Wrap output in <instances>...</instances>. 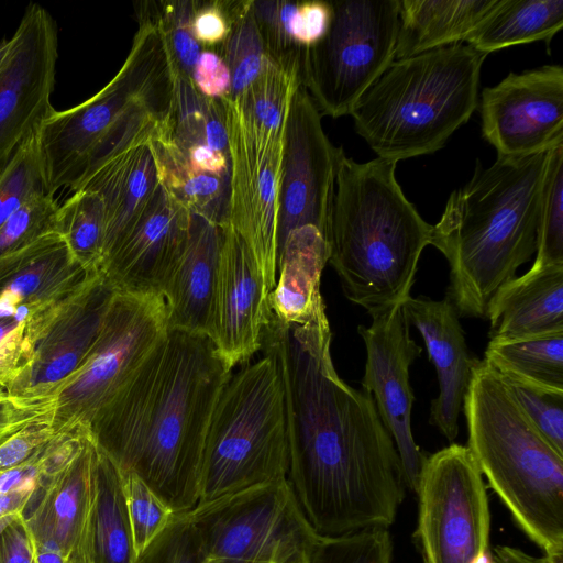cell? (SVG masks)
<instances>
[{
    "instance_id": "obj_21",
    "label": "cell",
    "mask_w": 563,
    "mask_h": 563,
    "mask_svg": "<svg viewBox=\"0 0 563 563\" xmlns=\"http://www.w3.org/2000/svg\"><path fill=\"white\" fill-rule=\"evenodd\" d=\"M114 292L102 274L95 277L54 322L31 366L8 393L24 400H54L91 351Z\"/></svg>"
},
{
    "instance_id": "obj_27",
    "label": "cell",
    "mask_w": 563,
    "mask_h": 563,
    "mask_svg": "<svg viewBox=\"0 0 563 563\" xmlns=\"http://www.w3.org/2000/svg\"><path fill=\"white\" fill-rule=\"evenodd\" d=\"M497 0H400L395 60L464 43Z\"/></svg>"
},
{
    "instance_id": "obj_37",
    "label": "cell",
    "mask_w": 563,
    "mask_h": 563,
    "mask_svg": "<svg viewBox=\"0 0 563 563\" xmlns=\"http://www.w3.org/2000/svg\"><path fill=\"white\" fill-rule=\"evenodd\" d=\"M44 192L48 191L35 133L0 164V227L25 201Z\"/></svg>"
},
{
    "instance_id": "obj_33",
    "label": "cell",
    "mask_w": 563,
    "mask_h": 563,
    "mask_svg": "<svg viewBox=\"0 0 563 563\" xmlns=\"http://www.w3.org/2000/svg\"><path fill=\"white\" fill-rule=\"evenodd\" d=\"M106 231L104 205L96 191L76 189L58 206L56 232L84 265L100 271Z\"/></svg>"
},
{
    "instance_id": "obj_48",
    "label": "cell",
    "mask_w": 563,
    "mask_h": 563,
    "mask_svg": "<svg viewBox=\"0 0 563 563\" xmlns=\"http://www.w3.org/2000/svg\"><path fill=\"white\" fill-rule=\"evenodd\" d=\"M183 152L194 169L218 176H230L228 153L211 150L206 145L192 146Z\"/></svg>"
},
{
    "instance_id": "obj_16",
    "label": "cell",
    "mask_w": 563,
    "mask_h": 563,
    "mask_svg": "<svg viewBox=\"0 0 563 563\" xmlns=\"http://www.w3.org/2000/svg\"><path fill=\"white\" fill-rule=\"evenodd\" d=\"M57 57L54 19L30 3L0 64V164L55 111L51 96Z\"/></svg>"
},
{
    "instance_id": "obj_9",
    "label": "cell",
    "mask_w": 563,
    "mask_h": 563,
    "mask_svg": "<svg viewBox=\"0 0 563 563\" xmlns=\"http://www.w3.org/2000/svg\"><path fill=\"white\" fill-rule=\"evenodd\" d=\"M99 274L57 232L0 260V386L25 374L54 322Z\"/></svg>"
},
{
    "instance_id": "obj_8",
    "label": "cell",
    "mask_w": 563,
    "mask_h": 563,
    "mask_svg": "<svg viewBox=\"0 0 563 563\" xmlns=\"http://www.w3.org/2000/svg\"><path fill=\"white\" fill-rule=\"evenodd\" d=\"M288 442L282 378L264 355L232 375L213 410L201 459L199 500L287 479Z\"/></svg>"
},
{
    "instance_id": "obj_22",
    "label": "cell",
    "mask_w": 563,
    "mask_h": 563,
    "mask_svg": "<svg viewBox=\"0 0 563 563\" xmlns=\"http://www.w3.org/2000/svg\"><path fill=\"white\" fill-rule=\"evenodd\" d=\"M402 311L409 325L422 335L438 375L439 395L431 402L430 423L453 441L459 434V417L473 368L479 360L470 354L460 316L448 297L432 300L410 296Z\"/></svg>"
},
{
    "instance_id": "obj_43",
    "label": "cell",
    "mask_w": 563,
    "mask_h": 563,
    "mask_svg": "<svg viewBox=\"0 0 563 563\" xmlns=\"http://www.w3.org/2000/svg\"><path fill=\"white\" fill-rule=\"evenodd\" d=\"M509 386L536 428L563 454V395L511 384Z\"/></svg>"
},
{
    "instance_id": "obj_40",
    "label": "cell",
    "mask_w": 563,
    "mask_h": 563,
    "mask_svg": "<svg viewBox=\"0 0 563 563\" xmlns=\"http://www.w3.org/2000/svg\"><path fill=\"white\" fill-rule=\"evenodd\" d=\"M119 472L137 554L163 530L174 512L134 472Z\"/></svg>"
},
{
    "instance_id": "obj_49",
    "label": "cell",
    "mask_w": 563,
    "mask_h": 563,
    "mask_svg": "<svg viewBox=\"0 0 563 563\" xmlns=\"http://www.w3.org/2000/svg\"><path fill=\"white\" fill-rule=\"evenodd\" d=\"M488 563H563V560L559 556L545 554L537 558L517 548L498 545L494 548Z\"/></svg>"
},
{
    "instance_id": "obj_52",
    "label": "cell",
    "mask_w": 563,
    "mask_h": 563,
    "mask_svg": "<svg viewBox=\"0 0 563 563\" xmlns=\"http://www.w3.org/2000/svg\"><path fill=\"white\" fill-rule=\"evenodd\" d=\"M38 563H63L60 552L55 543L48 542L38 554Z\"/></svg>"
},
{
    "instance_id": "obj_18",
    "label": "cell",
    "mask_w": 563,
    "mask_h": 563,
    "mask_svg": "<svg viewBox=\"0 0 563 563\" xmlns=\"http://www.w3.org/2000/svg\"><path fill=\"white\" fill-rule=\"evenodd\" d=\"M371 317V325L357 328L366 349L362 386L372 395L380 420L394 440L406 487L415 493L427 455L416 444L411 431L415 396L409 367L422 349L411 339L402 306Z\"/></svg>"
},
{
    "instance_id": "obj_30",
    "label": "cell",
    "mask_w": 563,
    "mask_h": 563,
    "mask_svg": "<svg viewBox=\"0 0 563 563\" xmlns=\"http://www.w3.org/2000/svg\"><path fill=\"white\" fill-rule=\"evenodd\" d=\"M162 181L194 214L224 228L229 223L230 176L194 169L168 132L151 141Z\"/></svg>"
},
{
    "instance_id": "obj_45",
    "label": "cell",
    "mask_w": 563,
    "mask_h": 563,
    "mask_svg": "<svg viewBox=\"0 0 563 563\" xmlns=\"http://www.w3.org/2000/svg\"><path fill=\"white\" fill-rule=\"evenodd\" d=\"M331 20V4L328 1L299 2L292 20L296 43L302 48L316 44L327 32Z\"/></svg>"
},
{
    "instance_id": "obj_7",
    "label": "cell",
    "mask_w": 563,
    "mask_h": 563,
    "mask_svg": "<svg viewBox=\"0 0 563 563\" xmlns=\"http://www.w3.org/2000/svg\"><path fill=\"white\" fill-rule=\"evenodd\" d=\"M486 56L460 43L394 60L351 111L356 132L396 163L441 150L478 106Z\"/></svg>"
},
{
    "instance_id": "obj_38",
    "label": "cell",
    "mask_w": 563,
    "mask_h": 563,
    "mask_svg": "<svg viewBox=\"0 0 563 563\" xmlns=\"http://www.w3.org/2000/svg\"><path fill=\"white\" fill-rule=\"evenodd\" d=\"M393 543L387 528H368L321 536L309 563H391Z\"/></svg>"
},
{
    "instance_id": "obj_3",
    "label": "cell",
    "mask_w": 563,
    "mask_h": 563,
    "mask_svg": "<svg viewBox=\"0 0 563 563\" xmlns=\"http://www.w3.org/2000/svg\"><path fill=\"white\" fill-rule=\"evenodd\" d=\"M548 152L477 161L433 225L432 243L446 258V297L460 317L486 318L495 292L537 250Z\"/></svg>"
},
{
    "instance_id": "obj_26",
    "label": "cell",
    "mask_w": 563,
    "mask_h": 563,
    "mask_svg": "<svg viewBox=\"0 0 563 563\" xmlns=\"http://www.w3.org/2000/svg\"><path fill=\"white\" fill-rule=\"evenodd\" d=\"M325 236L312 225L291 231L277 258V279L268 297L274 317L285 324L301 323L324 306L321 274L329 262Z\"/></svg>"
},
{
    "instance_id": "obj_41",
    "label": "cell",
    "mask_w": 563,
    "mask_h": 563,
    "mask_svg": "<svg viewBox=\"0 0 563 563\" xmlns=\"http://www.w3.org/2000/svg\"><path fill=\"white\" fill-rule=\"evenodd\" d=\"M299 2L253 1L252 8L267 57L284 63H299L303 52L295 41L292 20Z\"/></svg>"
},
{
    "instance_id": "obj_23",
    "label": "cell",
    "mask_w": 563,
    "mask_h": 563,
    "mask_svg": "<svg viewBox=\"0 0 563 563\" xmlns=\"http://www.w3.org/2000/svg\"><path fill=\"white\" fill-rule=\"evenodd\" d=\"M222 240L223 228L191 213L186 245L161 294L168 329L207 335Z\"/></svg>"
},
{
    "instance_id": "obj_19",
    "label": "cell",
    "mask_w": 563,
    "mask_h": 563,
    "mask_svg": "<svg viewBox=\"0 0 563 563\" xmlns=\"http://www.w3.org/2000/svg\"><path fill=\"white\" fill-rule=\"evenodd\" d=\"M272 311L256 262L241 236L227 224L219 256L207 336L232 369L262 349Z\"/></svg>"
},
{
    "instance_id": "obj_29",
    "label": "cell",
    "mask_w": 563,
    "mask_h": 563,
    "mask_svg": "<svg viewBox=\"0 0 563 563\" xmlns=\"http://www.w3.org/2000/svg\"><path fill=\"white\" fill-rule=\"evenodd\" d=\"M484 361L508 384L563 395V332L489 341Z\"/></svg>"
},
{
    "instance_id": "obj_17",
    "label": "cell",
    "mask_w": 563,
    "mask_h": 563,
    "mask_svg": "<svg viewBox=\"0 0 563 563\" xmlns=\"http://www.w3.org/2000/svg\"><path fill=\"white\" fill-rule=\"evenodd\" d=\"M482 133L497 156L526 157L563 144V68L509 73L482 91Z\"/></svg>"
},
{
    "instance_id": "obj_14",
    "label": "cell",
    "mask_w": 563,
    "mask_h": 563,
    "mask_svg": "<svg viewBox=\"0 0 563 563\" xmlns=\"http://www.w3.org/2000/svg\"><path fill=\"white\" fill-rule=\"evenodd\" d=\"M230 164L229 225L253 255L269 297L277 279V213L284 128L257 123L238 99L221 98Z\"/></svg>"
},
{
    "instance_id": "obj_32",
    "label": "cell",
    "mask_w": 563,
    "mask_h": 563,
    "mask_svg": "<svg viewBox=\"0 0 563 563\" xmlns=\"http://www.w3.org/2000/svg\"><path fill=\"white\" fill-rule=\"evenodd\" d=\"M229 31L218 46V54L225 63L231 87L228 96H240L261 74L266 54L261 32L254 16L252 0L224 1Z\"/></svg>"
},
{
    "instance_id": "obj_11",
    "label": "cell",
    "mask_w": 563,
    "mask_h": 563,
    "mask_svg": "<svg viewBox=\"0 0 563 563\" xmlns=\"http://www.w3.org/2000/svg\"><path fill=\"white\" fill-rule=\"evenodd\" d=\"M325 34L302 55L300 80L318 110L347 115L395 60L400 0L331 1Z\"/></svg>"
},
{
    "instance_id": "obj_50",
    "label": "cell",
    "mask_w": 563,
    "mask_h": 563,
    "mask_svg": "<svg viewBox=\"0 0 563 563\" xmlns=\"http://www.w3.org/2000/svg\"><path fill=\"white\" fill-rule=\"evenodd\" d=\"M33 472L10 468L0 474V493L7 494L18 487H27L32 483Z\"/></svg>"
},
{
    "instance_id": "obj_34",
    "label": "cell",
    "mask_w": 563,
    "mask_h": 563,
    "mask_svg": "<svg viewBox=\"0 0 563 563\" xmlns=\"http://www.w3.org/2000/svg\"><path fill=\"white\" fill-rule=\"evenodd\" d=\"M300 80V64L277 62L266 56L258 77L238 97L243 110L257 123L284 128L291 97Z\"/></svg>"
},
{
    "instance_id": "obj_24",
    "label": "cell",
    "mask_w": 563,
    "mask_h": 563,
    "mask_svg": "<svg viewBox=\"0 0 563 563\" xmlns=\"http://www.w3.org/2000/svg\"><path fill=\"white\" fill-rule=\"evenodd\" d=\"M486 318L489 341H509L563 332V265L533 267L503 285Z\"/></svg>"
},
{
    "instance_id": "obj_28",
    "label": "cell",
    "mask_w": 563,
    "mask_h": 563,
    "mask_svg": "<svg viewBox=\"0 0 563 563\" xmlns=\"http://www.w3.org/2000/svg\"><path fill=\"white\" fill-rule=\"evenodd\" d=\"M562 26L563 0H497L464 43L487 55L536 41L549 45Z\"/></svg>"
},
{
    "instance_id": "obj_12",
    "label": "cell",
    "mask_w": 563,
    "mask_h": 563,
    "mask_svg": "<svg viewBox=\"0 0 563 563\" xmlns=\"http://www.w3.org/2000/svg\"><path fill=\"white\" fill-rule=\"evenodd\" d=\"M187 512L205 561L309 563L321 538L288 479L255 485Z\"/></svg>"
},
{
    "instance_id": "obj_35",
    "label": "cell",
    "mask_w": 563,
    "mask_h": 563,
    "mask_svg": "<svg viewBox=\"0 0 563 563\" xmlns=\"http://www.w3.org/2000/svg\"><path fill=\"white\" fill-rule=\"evenodd\" d=\"M137 19L155 24L163 33L177 70L191 79L201 53L192 33L196 1H141L135 4Z\"/></svg>"
},
{
    "instance_id": "obj_4",
    "label": "cell",
    "mask_w": 563,
    "mask_h": 563,
    "mask_svg": "<svg viewBox=\"0 0 563 563\" xmlns=\"http://www.w3.org/2000/svg\"><path fill=\"white\" fill-rule=\"evenodd\" d=\"M396 165L379 157L357 163L344 151L338 161L329 262L345 297L369 316L405 303L432 243L433 225L402 192Z\"/></svg>"
},
{
    "instance_id": "obj_39",
    "label": "cell",
    "mask_w": 563,
    "mask_h": 563,
    "mask_svg": "<svg viewBox=\"0 0 563 563\" xmlns=\"http://www.w3.org/2000/svg\"><path fill=\"white\" fill-rule=\"evenodd\" d=\"M54 195H36L18 208L0 227V260L56 232L58 210Z\"/></svg>"
},
{
    "instance_id": "obj_13",
    "label": "cell",
    "mask_w": 563,
    "mask_h": 563,
    "mask_svg": "<svg viewBox=\"0 0 563 563\" xmlns=\"http://www.w3.org/2000/svg\"><path fill=\"white\" fill-rule=\"evenodd\" d=\"M415 493L413 537L423 563H488L487 494L467 446L453 443L427 456Z\"/></svg>"
},
{
    "instance_id": "obj_31",
    "label": "cell",
    "mask_w": 563,
    "mask_h": 563,
    "mask_svg": "<svg viewBox=\"0 0 563 563\" xmlns=\"http://www.w3.org/2000/svg\"><path fill=\"white\" fill-rule=\"evenodd\" d=\"M98 498L95 519L100 563H134L136 552L119 468L99 448L96 465Z\"/></svg>"
},
{
    "instance_id": "obj_53",
    "label": "cell",
    "mask_w": 563,
    "mask_h": 563,
    "mask_svg": "<svg viewBox=\"0 0 563 563\" xmlns=\"http://www.w3.org/2000/svg\"><path fill=\"white\" fill-rule=\"evenodd\" d=\"M11 505V498L7 494L0 493V515H2Z\"/></svg>"
},
{
    "instance_id": "obj_54",
    "label": "cell",
    "mask_w": 563,
    "mask_h": 563,
    "mask_svg": "<svg viewBox=\"0 0 563 563\" xmlns=\"http://www.w3.org/2000/svg\"><path fill=\"white\" fill-rule=\"evenodd\" d=\"M8 47H9V40H2L0 42V64L2 63V60L5 56Z\"/></svg>"
},
{
    "instance_id": "obj_25",
    "label": "cell",
    "mask_w": 563,
    "mask_h": 563,
    "mask_svg": "<svg viewBox=\"0 0 563 563\" xmlns=\"http://www.w3.org/2000/svg\"><path fill=\"white\" fill-rule=\"evenodd\" d=\"M159 183L153 145L145 142L112 157L76 188L93 190L103 201L107 231L102 262L144 213Z\"/></svg>"
},
{
    "instance_id": "obj_47",
    "label": "cell",
    "mask_w": 563,
    "mask_h": 563,
    "mask_svg": "<svg viewBox=\"0 0 563 563\" xmlns=\"http://www.w3.org/2000/svg\"><path fill=\"white\" fill-rule=\"evenodd\" d=\"M82 481L79 476L69 483L57 496L55 500V514L57 519V533L59 538H65L76 518Z\"/></svg>"
},
{
    "instance_id": "obj_42",
    "label": "cell",
    "mask_w": 563,
    "mask_h": 563,
    "mask_svg": "<svg viewBox=\"0 0 563 563\" xmlns=\"http://www.w3.org/2000/svg\"><path fill=\"white\" fill-rule=\"evenodd\" d=\"M199 534L188 512L174 514L163 530L136 554L134 563H202Z\"/></svg>"
},
{
    "instance_id": "obj_5",
    "label": "cell",
    "mask_w": 563,
    "mask_h": 563,
    "mask_svg": "<svg viewBox=\"0 0 563 563\" xmlns=\"http://www.w3.org/2000/svg\"><path fill=\"white\" fill-rule=\"evenodd\" d=\"M139 29L118 74L82 103L54 111L36 133L47 191L75 190L112 157L169 131L176 66L152 22Z\"/></svg>"
},
{
    "instance_id": "obj_51",
    "label": "cell",
    "mask_w": 563,
    "mask_h": 563,
    "mask_svg": "<svg viewBox=\"0 0 563 563\" xmlns=\"http://www.w3.org/2000/svg\"><path fill=\"white\" fill-rule=\"evenodd\" d=\"M5 563H32L27 541L20 532L11 540Z\"/></svg>"
},
{
    "instance_id": "obj_6",
    "label": "cell",
    "mask_w": 563,
    "mask_h": 563,
    "mask_svg": "<svg viewBox=\"0 0 563 563\" xmlns=\"http://www.w3.org/2000/svg\"><path fill=\"white\" fill-rule=\"evenodd\" d=\"M462 409L467 448L490 488L544 554L563 551V454L484 360L473 368Z\"/></svg>"
},
{
    "instance_id": "obj_10",
    "label": "cell",
    "mask_w": 563,
    "mask_h": 563,
    "mask_svg": "<svg viewBox=\"0 0 563 563\" xmlns=\"http://www.w3.org/2000/svg\"><path fill=\"white\" fill-rule=\"evenodd\" d=\"M167 329L162 295L115 291L87 358L54 396V430L80 427L90 431Z\"/></svg>"
},
{
    "instance_id": "obj_36",
    "label": "cell",
    "mask_w": 563,
    "mask_h": 563,
    "mask_svg": "<svg viewBox=\"0 0 563 563\" xmlns=\"http://www.w3.org/2000/svg\"><path fill=\"white\" fill-rule=\"evenodd\" d=\"M533 267L563 265V144L548 152Z\"/></svg>"
},
{
    "instance_id": "obj_2",
    "label": "cell",
    "mask_w": 563,
    "mask_h": 563,
    "mask_svg": "<svg viewBox=\"0 0 563 563\" xmlns=\"http://www.w3.org/2000/svg\"><path fill=\"white\" fill-rule=\"evenodd\" d=\"M231 376L209 336L167 329L89 432L119 470L134 472L174 514L190 511L209 423Z\"/></svg>"
},
{
    "instance_id": "obj_56",
    "label": "cell",
    "mask_w": 563,
    "mask_h": 563,
    "mask_svg": "<svg viewBox=\"0 0 563 563\" xmlns=\"http://www.w3.org/2000/svg\"><path fill=\"white\" fill-rule=\"evenodd\" d=\"M202 563H229V562H217V561H202Z\"/></svg>"
},
{
    "instance_id": "obj_15",
    "label": "cell",
    "mask_w": 563,
    "mask_h": 563,
    "mask_svg": "<svg viewBox=\"0 0 563 563\" xmlns=\"http://www.w3.org/2000/svg\"><path fill=\"white\" fill-rule=\"evenodd\" d=\"M342 152L328 139L320 111L300 84L291 97L284 130L277 258L286 238L296 229L312 225L328 239Z\"/></svg>"
},
{
    "instance_id": "obj_20",
    "label": "cell",
    "mask_w": 563,
    "mask_h": 563,
    "mask_svg": "<svg viewBox=\"0 0 563 563\" xmlns=\"http://www.w3.org/2000/svg\"><path fill=\"white\" fill-rule=\"evenodd\" d=\"M190 221L191 212L161 179L144 213L103 260L101 274L118 292L161 295Z\"/></svg>"
},
{
    "instance_id": "obj_44",
    "label": "cell",
    "mask_w": 563,
    "mask_h": 563,
    "mask_svg": "<svg viewBox=\"0 0 563 563\" xmlns=\"http://www.w3.org/2000/svg\"><path fill=\"white\" fill-rule=\"evenodd\" d=\"M191 81L202 96L210 99H221L230 92V71L219 54L211 49L201 51Z\"/></svg>"
},
{
    "instance_id": "obj_1",
    "label": "cell",
    "mask_w": 563,
    "mask_h": 563,
    "mask_svg": "<svg viewBox=\"0 0 563 563\" xmlns=\"http://www.w3.org/2000/svg\"><path fill=\"white\" fill-rule=\"evenodd\" d=\"M331 340L325 305L295 324L272 313L263 332L284 390L287 479L320 536L388 529L406 496L401 461L372 395L338 375Z\"/></svg>"
},
{
    "instance_id": "obj_55",
    "label": "cell",
    "mask_w": 563,
    "mask_h": 563,
    "mask_svg": "<svg viewBox=\"0 0 563 563\" xmlns=\"http://www.w3.org/2000/svg\"><path fill=\"white\" fill-rule=\"evenodd\" d=\"M11 516H4L0 518V533L11 522Z\"/></svg>"
},
{
    "instance_id": "obj_46",
    "label": "cell",
    "mask_w": 563,
    "mask_h": 563,
    "mask_svg": "<svg viewBox=\"0 0 563 563\" xmlns=\"http://www.w3.org/2000/svg\"><path fill=\"white\" fill-rule=\"evenodd\" d=\"M229 31L224 1H196L192 33L200 45L219 46Z\"/></svg>"
}]
</instances>
